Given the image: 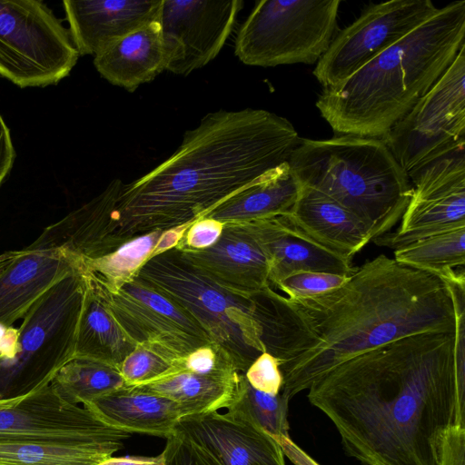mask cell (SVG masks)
I'll use <instances>...</instances> for the list:
<instances>
[{
  "instance_id": "23",
  "label": "cell",
  "mask_w": 465,
  "mask_h": 465,
  "mask_svg": "<svg viewBox=\"0 0 465 465\" xmlns=\"http://www.w3.org/2000/svg\"><path fill=\"white\" fill-rule=\"evenodd\" d=\"M83 406L104 423L127 431L167 438L174 432L183 407L163 395L136 386H124Z\"/></svg>"
},
{
  "instance_id": "2",
  "label": "cell",
  "mask_w": 465,
  "mask_h": 465,
  "mask_svg": "<svg viewBox=\"0 0 465 465\" xmlns=\"http://www.w3.org/2000/svg\"><path fill=\"white\" fill-rule=\"evenodd\" d=\"M455 328L448 283L385 254L356 267L341 287L311 299L265 290L263 343L279 361L281 392L289 400L360 354L407 336Z\"/></svg>"
},
{
  "instance_id": "10",
  "label": "cell",
  "mask_w": 465,
  "mask_h": 465,
  "mask_svg": "<svg viewBox=\"0 0 465 465\" xmlns=\"http://www.w3.org/2000/svg\"><path fill=\"white\" fill-rule=\"evenodd\" d=\"M411 179L465 147V45L430 91L381 138Z\"/></svg>"
},
{
  "instance_id": "7",
  "label": "cell",
  "mask_w": 465,
  "mask_h": 465,
  "mask_svg": "<svg viewBox=\"0 0 465 465\" xmlns=\"http://www.w3.org/2000/svg\"><path fill=\"white\" fill-rule=\"evenodd\" d=\"M87 288L84 269L69 274L44 293L17 329L16 344L0 358V399L25 396L50 384L74 358Z\"/></svg>"
},
{
  "instance_id": "15",
  "label": "cell",
  "mask_w": 465,
  "mask_h": 465,
  "mask_svg": "<svg viewBox=\"0 0 465 465\" xmlns=\"http://www.w3.org/2000/svg\"><path fill=\"white\" fill-rule=\"evenodd\" d=\"M242 0H163L166 71L187 75L213 60L231 35Z\"/></svg>"
},
{
  "instance_id": "29",
  "label": "cell",
  "mask_w": 465,
  "mask_h": 465,
  "mask_svg": "<svg viewBox=\"0 0 465 465\" xmlns=\"http://www.w3.org/2000/svg\"><path fill=\"white\" fill-rule=\"evenodd\" d=\"M123 447L107 444H0V465H97Z\"/></svg>"
},
{
  "instance_id": "9",
  "label": "cell",
  "mask_w": 465,
  "mask_h": 465,
  "mask_svg": "<svg viewBox=\"0 0 465 465\" xmlns=\"http://www.w3.org/2000/svg\"><path fill=\"white\" fill-rule=\"evenodd\" d=\"M79 53L69 30L40 0H0V76L20 88L55 85Z\"/></svg>"
},
{
  "instance_id": "22",
  "label": "cell",
  "mask_w": 465,
  "mask_h": 465,
  "mask_svg": "<svg viewBox=\"0 0 465 465\" xmlns=\"http://www.w3.org/2000/svg\"><path fill=\"white\" fill-rule=\"evenodd\" d=\"M97 72L110 84L134 92L166 68L161 25L149 22L102 47L94 58Z\"/></svg>"
},
{
  "instance_id": "37",
  "label": "cell",
  "mask_w": 465,
  "mask_h": 465,
  "mask_svg": "<svg viewBox=\"0 0 465 465\" xmlns=\"http://www.w3.org/2000/svg\"><path fill=\"white\" fill-rule=\"evenodd\" d=\"M224 223L203 217L193 222L186 230L177 248L203 250L213 246L220 238Z\"/></svg>"
},
{
  "instance_id": "26",
  "label": "cell",
  "mask_w": 465,
  "mask_h": 465,
  "mask_svg": "<svg viewBox=\"0 0 465 465\" xmlns=\"http://www.w3.org/2000/svg\"><path fill=\"white\" fill-rule=\"evenodd\" d=\"M190 225L134 237L106 254L82 260L84 269L107 292H115L133 280L150 258L176 247Z\"/></svg>"
},
{
  "instance_id": "16",
  "label": "cell",
  "mask_w": 465,
  "mask_h": 465,
  "mask_svg": "<svg viewBox=\"0 0 465 465\" xmlns=\"http://www.w3.org/2000/svg\"><path fill=\"white\" fill-rule=\"evenodd\" d=\"M83 268L81 259L59 249L28 245L0 254V324L11 327L50 288Z\"/></svg>"
},
{
  "instance_id": "4",
  "label": "cell",
  "mask_w": 465,
  "mask_h": 465,
  "mask_svg": "<svg viewBox=\"0 0 465 465\" xmlns=\"http://www.w3.org/2000/svg\"><path fill=\"white\" fill-rule=\"evenodd\" d=\"M465 45V1L440 7L343 82L323 88L321 115L340 134L382 138Z\"/></svg>"
},
{
  "instance_id": "35",
  "label": "cell",
  "mask_w": 465,
  "mask_h": 465,
  "mask_svg": "<svg viewBox=\"0 0 465 465\" xmlns=\"http://www.w3.org/2000/svg\"><path fill=\"white\" fill-rule=\"evenodd\" d=\"M162 454L165 465H222L207 450L176 430L166 438Z\"/></svg>"
},
{
  "instance_id": "36",
  "label": "cell",
  "mask_w": 465,
  "mask_h": 465,
  "mask_svg": "<svg viewBox=\"0 0 465 465\" xmlns=\"http://www.w3.org/2000/svg\"><path fill=\"white\" fill-rule=\"evenodd\" d=\"M244 376L254 389L272 395L280 393L283 384L279 361L268 352L258 356Z\"/></svg>"
},
{
  "instance_id": "5",
  "label": "cell",
  "mask_w": 465,
  "mask_h": 465,
  "mask_svg": "<svg viewBox=\"0 0 465 465\" xmlns=\"http://www.w3.org/2000/svg\"><path fill=\"white\" fill-rule=\"evenodd\" d=\"M288 164L301 185L325 194L361 219L372 241L400 221L412 193L409 176L381 138H300Z\"/></svg>"
},
{
  "instance_id": "30",
  "label": "cell",
  "mask_w": 465,
  "mask_h": 465,
  "mask_svg": "<svg viewBox=\"0 0 465 465\" xmlns=\"http://www.w3.org/2000/svg\"><path fill=\"white\" fill-rule=\"evenodd\" d=\"M397 262L440 276L465 264V227L455 228L394 250Z\"/></svg>"
},
{
  "instance_id": "18",
  "label": "cell",
  "mask_w": 465,
  "mask_h": 465,
  "mask_svg": "<svg viewBox=\"0 0 465 465\" xmlns=\"http://www.w3.org/2000/svg\"><path fill=\"white\" fill-rule=\"evenodd\" d=\"M177 249L204 274L232 291L254 295L271 286L269 259L249 223H225L219 240L209 248Z\"/></svg>"
},
{
  "instance_id": "17",
  "label": "cell",
  "mask_w": 465,
  "mask_h": 465,
  "mask_svg": "<svg viewBox=\"0 0 465 465\" xmlns=\"http://www.w3.org/2000/svg\"><path fill=\"white\" fill-rule=\"evenodd\" d=\"M175 430L213 455L222 465H285L272 436L232 412L188 415Z\"/></svg>"
},
{
  "instance_id": "12",
  "label": "cell",
  "mask_w": 465,
  "mask_h": 465,
  "mask_svg": "<svg viewBox=\"0 0 465 465\" xmlns=\"http://www.w3.org/2000/svg\"><path fill=\"white\" fill-rule=\"evenodd\" d=\"M438 9L430 0H391L370 5L334 36L317 62L314 76L323 88L343 82Z\"/></svg>"
},
{
  "instance_id": "31",
  "label": "cell",
  "mask_w": 465,
  "mask_h": 465,
  "mask_svg": "<svg viewBox=\"0 0 465 465\" xmlns=\"http://www.w3.org/2000/svg\"><path fill=\"white\" fill-rule=\"evenodd\" d=\"M289 401L282 392L272 395L254 389L244 373H240L227 411L249 420L272 437H290L287 420Z\"/></svg>"
},
{
  "instance_id": "38",
  "label": "cell",
  "mask_w": 465,
  "mask_h": 465,
  "mask_svg": "<svg viewBox=\"0 0 465 465\" xmlns=\"http://www.w3.org/2000/svg\"><path fill=\"white\" fill-rule=\"evenodd\" d=\"M440 465H465V425H454L446 432Z\"/></svg>"
},
{
  "instance_id": "11",
  "label": "cell",
  "mask_w": 465,
  "mask_h": 465,
  "mask_svg": "<svg viewBox=\"0 0 465 465\" xmlns=\"http://www.w3.org/2000/svg\"><path fill=\"white\" fill-rule=\"evenodd\" d=\"M131 433L114 428L86 407L64 401L49 384L0 400V444L46 442L124 446Z\"/></svg>"
},
{
  "instance_id": "32",
  "label": "cell",
  "mask_w": 465,
  "mask_h": 465,
  "mask_svg": "<svg viewBox=\"0 0 465 465\" xmlns=\"http://www.w3.org/2000/svg\"><path fill=\"white\" fill-rule=\"evenodd\" d=\"M180 361L157 346L141 344L124 360L119 371L125 385L140 386L179 371Z\"/></svg>"
},
{
  "instance_id": "28",
  "label": "cell",
  "mask_w": 465,
  "mask_h": 465,
  "mask_svg": "<svg viewBox=\"0 0 465 465\" xmlns=\"http://www.w3.org/2000/svg\"><path fill=\"white\" fill-rule=\"evenodd\" d=\"M50 385L64 401L84 405L125 386V382L115 367L74 357L59 369Z\"/></svg>"
},
{
  "instance_id": "1",
  "label": "cell",
  "mask_w": 465,
  "mask_h": 465,
  "mask_svg": "<svg viewBox=\"0 0 465 465\" xmlns=\"http://www.w3.org/2000/svg\"><path fill=\"white\" fill-rule=\"evenodd\" d=\"M308 391L361 465H440L446 432L465 425L455 331L411 335L360 354Z\"/></svg>"
},
{
  "instance_id": "33",
  "label": "cell",
  "mask_w": 465,
  "mask_h": 465,
  "mask_svg": "<svg viewBox=\"0 0 465 465\" xmlns=\"http://www.w3.org/2000/svg\"><path fill=\"white\" fill-rule=\"evenodd\" d=\"M349 276L301 271L282 278L273 286L284 292L290 299L305 300L341 287L347 282Z\"/></svg>"
},
{
  "instance_id": "24",
  "label": "cell",
  "mask_w": 465,
  "mask_h": 465,
  "mask_svg": "<svg viewBox=\"0 0 465 465\" xmlns=\"http://www.w3.org/2000/svg\"><path fill=\"white\" fill-rule=\"evenodd\" d=\"M85 275L87 288L77 328L74 357L97 361L119 369L136 344L114 318L100 285L86 272Z\"/></svg>"
},
{
  "instance_id": "19",
  "label": "cell",
  "mask_w": 465,
  "mask_h": 465,
  "mask_svg": "<svg viewBox=\"0 0 465 465\" xmlns=\"http://www.w3.org/2000/svg\"><path fill=\"white\" fill-rule=\"evenodd\" d=\"M163 0L63 1L79 55H94L108 43L159 19Z\"/></svg>"
},
{
  "instance_id": "13",
  "label": "cell",
  "mask_w": 465,
  "mask_h": 465,
  "mask_svg": "<svg viewBox=\"0 0 465 465\" xmlns=\"http://www.w3.org/2000/svg\"><path fill=\"white\" fill-rule=\"evenodd\" d=\"M98 284L114 318L136 345L157 346L182 361L213 343L189 312L136 277L115 292Z\"/></svg>"
},
{
  "instance_id": "3",
  "label": "cell",
  "mask_w": 465,
  "mask_h": 465,
  "mask_svg": "<svg viewBox=\"0 0 465 465\" xmlns=\"http://www.w3.org/2000/svg\"><path fill=\"white\" fill-rule=\"evenodd\" d=\"M299 140L289 120L263 109L206 114L170 157L124 183L108 212L98 255L134 237L204 217L288 163Z\"/></svg>"
},
{
  "instance_id": "20",
  "label": "cell",
  "mask_w": 465,
  "mask_h": 465,
  "mask_svg": "<svg viewBox=\"0 0 465 465\" xmlns=\"http://www.w3.org/2000/svg\"><path fill=\"white\" fill-rule=\"evenodd\" d=\"M270 262V285L301 271L349 276L354 270L351 258L317 242L294 227L283 215L249 223Z\"/></svg>"
},
{
  "instance_id": "14",
  "label": "cell",
  "mask_w": 465,
  "mask_h": 465,
  "mask_svg": "<svg viewBox=\"0 0 465 465\" xmlns=\"http://www.w3.org/2000/svg\"><path fill=\"white\" fill-rule=\"evenodd\" d=\"M412 193L399 228L374 240L393 250L465 227V151L440 157L411 179Z\"/></svg>"
},
{
  "instance_id": "34",
  "label": "cell",
  "mask_w": 465,
  "mask_h": 465,
  "mask_svg": "<svg viewBox=\"0 0 465 465\" xmlns=\"http://www.w3.org/2000/svg\"><path fill=\"white\" fill-rule=\"evenodd\" d=\"M179 369L200 375L228 379L237 378L240 374L230 357L214 343L192 351L180 361Z\"/></svg>"
},
{
  "instance_id": "40",
  "label": "cell",
  "mask_w": 465,
  "mask_h": 465,
  "mask_svg": "<svg viewBox=\"0 0 465 465\" xmlns=\"http://www.w3.org/2000/svg\"><path fill=\"white\" fill-rule=\"evenodd\" d=\"M279 443L283 454L294 465H320L296 443L292 441L291 437L281 436L273 437Z\"/></svg>"
},
{
  "instance_id": "21",
  "label": "cell",
  "mask_w": 465,
  "mask_h": 465,
  "mask_svg": "<svg viewBox=\"0 0 465 465\" xmlns=\"http://www.w3.org/2000/svg\"><path fill=\"white\" fill-rule=\"evenodd\" d=\"M283 216L317 242L348 258L352 259L372 241L369 229L355 214L325 194L301 184L293 206Z\"/></svg>"
},
{
  "instance_id": "39",
  "label": "cell",
  "mask_w": 465,
  "mask_h": 465,
  "mask_svg": "<svg viewBox=\"0 0 465 465\" xmlns=\"http://www.w3.org/2000/svg\"><path fill=\"white\" fill-rule=\"evenodd\" d=\"M16 158L10 129L0 114V187L8 177Z\"/></svg>"
},
{
  "instance_id": "8",
  "label": "cell",
  "mask_w": 465,
  "mask_h": 465,
  "mask_svg": "<svg viewBox=\"0 0 465 465\" xmlns=\"http://www.w3.org/2000/svg\"><path fill=\"white\" fill-rule=\"evenodd\" d=\"M340 0L258 1L239 28L234 54L248 65L318 62L338 29Z\"/></svg>"
},
{
  "instance_id": "25",
  "label": "cell",
  "mask_w": 465,
  "mask_h": 465,
  "mask_svg": "<svg viewBox=\"0 0 465 465\" xmlns=\"http://www.w3.org/2000/svg\"><path fill=\"white\" fill-rule=\"evenodd\" d=\"M300 184L285 163L265 173L256 183L207 213L223 223H245L288 213Z\"/></svg>"
},
{
  "instance_id": "41",
  "label": "cell",
  "mask_w": 465,
  "mask_h": 465,
  "mask_svg": "<svg viewBox=\"0 0 465 465\" xmlns=\"http://www.w3.org/2000/svg\"><path fill=\"white\" fill-rule=\"evenodd\" d=\"M97 465H165L163 454L154 457H109Z\"/></svg>"
},
{
  "instance_id": "42",
  "label": "cell",
  "mask_w": 465,
  "mask_h": 465,
  "mask_svg": "<svg viewBox=\"0 0 465 465\" xmlns=\"http://www.w3.org/2000/svg\"><path fill=\"white\" fill-rule=\"evenodd\" d=\"M1 400V399H0Z\"/></svg>"
},
{
  "instance_id": "6",
  "label": "cell",
  "mask_w": 465,
  "mask_h": 465,
  "mask_svg": "<svg viewBox=\"0 0 465 465\" xmlns=\"http://www.w3.org/2000/svg\"><path fill=\"white\" fill-rule=\"evenodd\" d=\"M135 277L189 312L238 372L266 352L262 292L247 295L217 283L176 247L150 258Z\"/></svg>"
},
{
  "instance_id": "27",
  "label": "cell",
  "mask_w": 465,
  "mask_h": 465,
  "mask_svg": "<svg viewBox=\"0 0 465 465\" xmlns=\"http://www.w3.org/2000/svg\"><path fill=\"white\" fill-rule=\"evenodd\" d=\"M239 375L228 379L179 371L136 387L174 401L183 407L186 416L197 415L227 409L232 401Z\"/></svg>"
}]
</instances>
